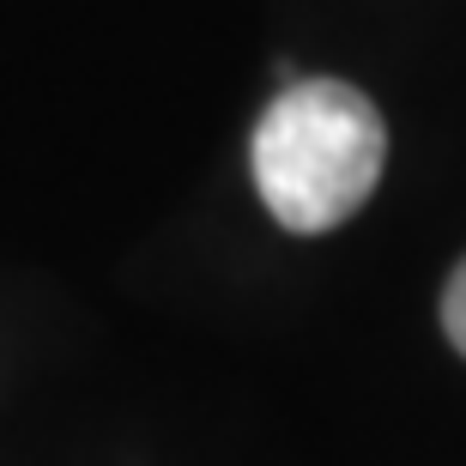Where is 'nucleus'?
<instances>
[{"label":"nucleus","mask_w":466,"mask_h":466,"mask_svg":"<svg viewBox=\"0 0 466 466\" xmlns=\"http://www.w3.org/2000/svg\"><path fill=\"white\" fill-rule=\"evenodd\" d=\"M255 188L285 230H333L376 194L388 127L346 79H297L255 121Z\"/></svg>","instance_id":"f257e3e1"},{"label":"nucleus","mask_w":466,"mask_h":466,"mask_svg":"<svg viewBox=\"0 0 466 466\" xmlns=\"http://www.w3.org/2000/svg\"><path fill=\"white\" fill-rule=\"evenodd\" d=\"M442 328H449L454 351H461V358H466V260H461V267H454L449 291H442Z\"/></svg>","instance_id":"f03ea898"}]
</instances>
